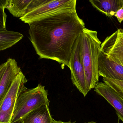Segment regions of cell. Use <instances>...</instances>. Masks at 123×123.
<instances>
[{
	"mask_svg": "<svg viewBox=\"0 0 123 123\" xmlns=\"http://www.w3.org/2000/svg\"><path fill=\"white\" fill-rule=\"evenodd\" d=\"M28 24L29 38L40 58L69 68L72 47L85 27L76 10L58 12Z\"/></svg>",
	"mask_w": 123,
	"mask_h": 123,
	"instance_id": "obj_1",
	"label": "cell"
},
{
	"mask_svg": "<svg viewBox=\"0 0 123 123\" xmlns=\"http://www.w3.org/2000/svg\"><path fill=\"white\" fill-rule=\"evenodd\" d=\"M102 43L97 31L85 28L81 33V49L88 92L99 81L98 57Z\"/></svg>",
	"mask_w": 123,
	"mask_h": 123,
	"instance_id": "obj_2",
	"label": "cell"
},
{
	"mask_svg": "<svg viewBox=\"0 0 123 123\" xmlns=\"http://www.w3.org/2000/svg\"><path fill=\"white\" fill-rule=\"evenodd\" d=\"M47 90L38 84L32 89L25 87L19 94L13 111L10 123H21L23 117L43 104L49 105Z\"/></svg>",
	"mask_w": 123,
	"mask_h": 123,
	"instance_id": "obj_3",
	"label": "cell"
},
{
	"mask_svg": "<svg viewBox=\"0 0 123 123\" xmlns=\"http://www.w3.org/2000/svg\"><path fill=\"white\" fill-rule=\"evenodd\" d=\"M72 84L85 97L88 93L81 49V34L74 43L71 53L69 67Z\"/></svg>",
	"mask_w": 123,
	"mask_h": 123,
	"instance_id": "obj_4",
	"label": "cell"
},
{
	"mask_svg": "<svg viewBox=\"0 0 123 123\" xmlns=\"http://www.w3.org/2000/svg\"><path fill=\"white\" fill-rule=\"evenodd\" d=\"M76 0H47L43 4L19 18V19L28 24L58 12L76 9Z\"/></svg>",
	"mask_w": 123,
	"mask_h": 123,
	"instance_id": "obj_5",
	"label": "cell"
},
{
	"mask_svg": "<svg viewBox=\"0 0 123 123\" xmlns=\"http://www.w3.org/2000/svg\"><path fill=\"white\" fill-rule=\"evenodd\" d=\"M27 80L21 71L14 81L0 107V123H10L17 98Z\"/></svg>",
	"mask_w": 123,
	"mask_h": 123,
	"instance_id": "obj_6",
	"label": "cell"
},
{
	"mask_svg": "<svg viewBox=\"0 0 123 123\" xmlns=\"http://www.w3.org/2000/svg\"><path fill=\"white\" fill-rule=\"evenodd\" d=\"M101 50L123 67V30L118 29L106 37Z\"/></svg>",
	"mask_w": 123,
	"mask_h": 123,
	"instance_id": "obj_7",
	"label": "cell"
},
{
	"mask_svg": "<svg viewBox=\"0 0 123 123\" xmlns=\"http://www.w3.org/2000/svg\"><path fill=\"white\" fill-rule=\"evenodd\" d=\"M98 73L99 76L123 81V67L102 50L98 57Z\"/></svg>",
	"mask_w": 123,
	"mask_h": 123,
	"instance_id": "obj_8",
	"label": "cell"
},
{
	"mask_svg": "<svg viewBox=\"0 0 123 123\" xmlns=\"http://www.w3.org/2000/svg\"><path fill=\"white\" fill-rule=\"evenodd\" d=\"M94 91L104 97L115 110L118 120L123 123V99L115 91L104 82H97Z\"/></svg>",
	"mask_w": 123,
	"mask_h": 123,
	"instance_id": "obj_9",
	"label": "cell"
},
{
	"mask_svg": "<svg viewBox=\"0 0 123 123\" xmlns=\"http://www.w3.org/2000/svg\"><path fill=\"white\" fill-rule=\"evenodd\" d=\"M6 62V68L0 82V107L14 81L21 71L15 59L9 58Z\"/></svg>",
	"mask_w": 123,
	"mask_h": 123,
	"instance_id": "obj_10",
	"label": "cell"
},
{
	"mask_svg": "<svg viewBox=\"0 0 123 123\" xmlns=\"http://www.w3.org/2000/svg\"><path fill=\"white\" fill-rule=\"evenodd\" d=\"M47 0H7L6 6L15 17L21 18L43 4Z\"/></svg>",
	"mask_w": 123,
	"mask_h": 123,
	"instance_id": "obj_11",
	"label": "cell"
},
{
	"mask_svg": "<svg viewBox=\"0 0 123 123\" xmlns=\"http://www.w3.org/2000/svg\"><path fill=\"white\" fill-rule=\"evenodd\" d=\"M49 105L43 104L27 114L21 120V123H51L53 118Z\"/></svg>",
	"mask_w": 123,
	"mask_h": 123,
	"instance_id": "obj_12",
	"label": "cell"
},
{
	"mask_svg": "<svg viewBox=\"0 0 123 123\" xmlns=\"http://www.w3.org/2000/svg\"><path fill=\"white\" fill-rule=\"evenodd\" d=\"M92 6L109 17L114 16L123 6V0H90Z\"/></svg>",
	"mask_w": 123,
	"mask_h": 123,
	"instance_id": "obj_13",
	"label": "cell"
},
{
	"mask_svg": "<svg viewBox=\"0 0 123 123\" xmlns=\"http://www.w3.org/2000/svg\"><path fill=\"white\" fill-rule=\"evenodd\" d=\"M23 37V35L18 32L7 30L0 32V51L12 47Z\"/></svg>",
	"mask_w": 123,
	"mask_h": 123,
	"instance_id": "obj_14",
	"label": "cell"
},
{
	"mask_svg": "<svg viewBox=\"0 0 123 123\" xmlns=\"http://www.w3.org/2000/svg\"><path fill=\"white\" fill-rule=\"evenodd\" d=\"M103 81L115 91L123 99V81L103 78Z\"/></svg>",
	"mask_w": 123,
	"mask_h": 123,
	"instance_id": "obj_15",
	"label": "cell"
},
{
	"mask_svg": "<svg viewBox=\"0 0 123 123\" xmlns=\"http://www.w3.org/2000/svg\"><path fill=\"white\" fill-rule=\"evenodd\" d=\"M6 0H0V32L7 30L6 27L7 15L5 12Z\"/></svg>",
	"mask_w": 123,
	"mask_h": 123,
	"instance_id": "obj_16",
	"label": "cell"
},
{
	"mask_svg": "<svg viewBox=\"0 0 123 123\" xmlns=\"http://www.w3.org/2000/svg\"><path fill=\"white\" fill-rule=\"evenodd\" d=\"M114 16L117 18L119 23H121L123 21V6L116 12Z\"/></svg>",
	"mask_w": 123,
	"mask_h": 123,
	"instance_id": "obj_17",
	"label": "cell"
},
{
	"mask_svg": "<svg viewBox=\"0 0 123 123\" xmlns=\"http://www.w3.org/2000/svg\"><path fill=\"white\" fill-rule=\"evenodd\" d=\"M6 65H7V63H6V61L1 64V67L0 69V82L3 75L4 73V71L6 68Z\"/></svg>",
	"mask_w": 123,
	"mask_h": 123,
	"instance_id": "obj_18",
	"label": "cell"
},
{
	"mask_svg": "<svg viewBox=\"0 0 123 123\" xmlns=\"http://www.w3.org/2000/svg\"><path fill=\"white\" fill-rule=\"evenodd\" d=\"M71 123V122H66V123H64V122H63L61 121H56L55 120L53 119L52 121V123Z\"/></svg>",
	"mask_w": 123,
	"mask_h": 123,
	"instance_id": "obj_19",
	"label": "cell"
},
{
	"mask_svg": "<svg viewBox=\"0 0 123 123\" xmlns=\"http://www.w3.org/2000/svg\"><path fill=\"white\" fill-rule=\"evenodd\" d=\"M119 120H118V123H119ZM96 123L95 122H93V121H91V122H88L87 123Z\"/></svg>",
	"mask_w": 123,
	"mask_h": 123,
	"instance_id": "obj_20",
	"label": "cell"
},
{
	"mask_svg": "<svg viewBox=\"0 0 123 123\" xmlns=\"http://www.w3.org/2000/svg\"><path fill=\"white\" fill-rule=\"evenodd\" d=\"M1 67V65H0V69Z\"/></svg>",
	"mask_w": 123,
	"mask_h": 123,
	"instance_id": "obj_21",
	"label": "cell"
},
{
	"mask_svg": "<svg viewBox=\"0 0 123 123\" xmlns=\"http://www.w3.org/2000/svg\"></svg>",
	"mask_w": 123,
	"mask_h": 123,
	"instance_id": "obj_22",
	"label": "cell"
},
{
	"mask_svg": "<svg viewBox=\"0 0 123 123\" xmlns=\"http://www.w3.org/2000/svg\"></svg>",
	"mask_w": 123,
	"mask_h": 123,
	"instance_id": "obj_23",
	"label": "cell"
}]
</instances>
